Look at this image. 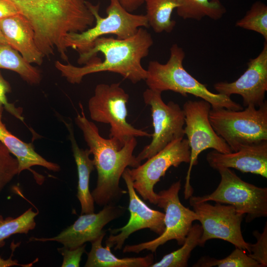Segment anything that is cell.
I'll list each match as a JSON object with an SVG mask.
<instances>
[{"label":"cell","mask_w":267,"mask_h":267,"mask_svg":"<svg viewBox=\"0 0 267 267\" xmlns=\"http://www.w3.org/2000/svg\"><path fill=\"white\" fill-rule=\"evenodd\" d=\"M129 94L120 83L96 86L89 100L88 110L92 120L110 126V138L117 139L123 146L132 137H150L152 134L135 128L127 121Z\"/></svg>","instance_id":"cell-7"},{"label":"cell","mask_w":267,"mask_h":267,"mask_svg":"<svg viewBox=\"0 0 267 267\" xmlns=\"http://www.w3.org/2000/svg\"><path fill=\"white\" fill-rule=\"evenodd\" d=\"M68 132V138L71 144L73 155L77 166L78 185L77 197L81 207V214L94 213V201L89 190V179L94 169L93 159L89 148H81L76 140L73 126L71 122L62 119Z\"/></svg>","instance_id":"cell-20"},{"label":"cell","mask_w":267,"mask_h":267,"mask_svg":"<svg viewBox=\"0 0 267 267\" xmlns=\"http://www.w3.org/2000/svg\"><path fill=\"white\" fill-rule=\"evenodd\" d=\"M30 23L36 45L44 56L55 50L68 62L65 39L92 27L93 14L86 0H9Z\"/></svg>","instance_id":"cell-2"},{"label":"cell","mask_w":267,"mask_h":267,"mask_svg":"<svg viewBox=\"0 0 267 267\" xmlns=\"http://www.w3.org/2000/svg\"><path fill=\"white\" fill-rule=\"evenodd\" d=\"M153 44L151 35L145 28H139L133 36L120 39L105 36L98 38L87 52L79 54L77 67L69 62L56 61L55 66L62 77L72 84H80L84 76L92 73L110 72L118 74L133 84L145 80L147 71L141 60L149 54Z\"/></svg>","instance_id":"cell-1"},{"label":"cell","mask_w":267,"mask_h":267,"mask_svg":"<svg viewBox=\"0 0 267 267\" xmlns=\"http://www.w3.org/2000/svg\"><path fill=\"white\" fill-rule=\"evenodd\" d=\"M189 204L202 228L199 246H204L210 239H220L250 253V243L245 241L241 231L243 215L237 212L234 207L219 202L213 205L207 202L190 200Z\"/></svg>","instance_id":"cell-12"},{"label":"cell","mask_w":267,"mask_h":267,"mask_svg":"<svg viewBox=\"0 0 267 267\" xmlns=\"http://www.w3.org/2000/svg\"><path fill=\"white\" fill-rule=\"evenodd\" d=\"M0 29L9 44L30 64L41 65L44 57L37 47L29 21L18 13L0 20Z\"/></svg>","instance_id":"cell-18"},{"label":"cell","mask_w":267,"mask_h":267,"mask_svg":"<svg viewBox=\"0 0 267 267\" xmlns=\"http://www.w3.org/2000/svg\"><path fill=\"white\" fill-rule=\"evenodd\" d=\"M190 151L187 139L175 140L143 164L127 170L135 190L145 200L156 205L158 194L155 185L171 167H178L182 163H189Z\"/></svg>","instance_id":"cell-13"},{"label":"cell","mask_w":267,"mask_h":267,"mask_svg":"<svg viewBox=\"0 0 267 267\" xmlns=\"http://www.w3.org/2000/svg\"><path fill=\"white\" fill-rule=\"evenodd\" d=\"M177 14L181 18L199 21L204 17L217 20L226 13L220 0H179Z\"/></svg>","instance_id":"cell-24"},{"label":"cell","mask_w":267,"mask_h":267,"mask_svg":"<svg viewBox=\"0 0 267 267\" xmlns=\"http://www.w3.org/2000/svg\"><path fill=\"white\" fill-rule=\"evenodd\" d=\"M20 13L15 5L9 0H0V20Z\"/></svg>","instance_id":"cell-33"},{"label":"cell","mask_w":267,"mask_h":267,"mask_svg":"<svg viewBox=\"0 0 267 267\" xmlns=\"http://www.w3.org/2000/svg\"><path fill=\"white\" fill-rule=\"evenodd\" d=\"M209 119L218 135L232 151L267 140V102L257 108L233 110L225 108L211 109Z\"/></svg>","instance_id":"cell-6"},{"label":"cell","mask_w":267,"mask_h":267,"mask_svg":"<svg viewBox=\"0 0 267 267\" xmlns=\"http://www.w3.org/2000/svg\"><path fill=\"white\" fill-rule=\"evenodd\" d=\"M194 267H262L255 260L251 258L246 251L236 247L231 254L222 259H216L208 257H201Z\"/></svg>","instance_id":"cell-28"},{"label":"cell","mask_w":267,"mask_h":267,"mask_svg":"<svg viewBox=\"0 0 267 267\" xmlns=\"http://www.w3.org/2000/svg\"><path fill=\"white\" fill-rule=\"evenodd\" d=\"M38 211L29 208L24 213L17 217L3 218L0 215V248L5 243V240L16 234H27L33 230L36 225L35 218Z\"/></svg>","instance_id":"cell-26"},{"label":"cell","mask_w":267,"mask_h":267,"mask_svg":"<svg viewBox=\"0 0 267 267\" xmlns=\"http://www.w3.org/2000/svg\"><path fill=\"white\" fill-rule=\"evenodd\" d=\"M144 103L151 107L154 128L152 140L136 156L138 162L147 159L173 141L183 138L185 134L184 113L179 104L170 101L165 103L162 92L150 89L143 93Z\"/></svg>","instance_id":"cell-11"},{"label":"cell","mask_w":267,"mask_h":267,"mask_svg":"<svg viewBox=\"0 0 267 267\" xmlns=\"http://www.w3.org/2000/svg\"><path fill=\"white\" fill-rule=\"evenodd\" d=\"M11 86L3 77L0 71V105L4 107V109L9 114L18 120L24 122L22 115V109L16 107L14 104L8 102L6 94L11 91Z\"/></svg>","instance_id":"cell-31"},{"label":"cell","mask_w":267,"mask_h":267,"mask_svg":"<svg viewBox=\"0 0 267 267\" xmlns=\"http://www.w3.org/2000/svg\"><path fill=\"white\" fill-rule=\"evenodd\" d=\"M125 207L109 204L104 206L97 213L81 214L71 225L57 235L52 237H35L29 238L31 241H55L69 249H74L86 242L97 239L103 233L104 227L112 221L121 217L125 212Z\"/></svg>","instance_id":"cell-15"},{"label":"cell","mask_w":267,"mask_h":267,"mask_svg":"<svg viewBox=\"0 0 267 267\" xmlns=\"http://www.w3.org/2000/svg\"><path fill=\"white\" fill-rule=\"evenodd\" d=\"M257 239L256 243L250 244V252L248 255L257 262L262 267L267 266V223L262 233L258 230L253 232Z\"/></svg>","instance_id":"cell-30"},{"label":"cell","mask_w":267,"mask_h":267,"mask_svg":"<svg viewBox=\"0 0 267 267\" xmlns=\"http://www.w3.org/2000/svg\"><path fill=\"white\" fill-rule=\"evenodd\" d=\"M202 228L201 225H192L181 248L165 255L162 259L150 267H186L192 251L199 246Z\"/></svg>","instance_id":"cell-25"},{"label":"cell","mask_w":267,"mask_h":267,"mask_svg":"<svg viewBox=\"0 0 267 267\" xmlns=\"http://www.w3.org/2000/svg\"><path fill=\"white\" fill-rule=\"evenodd\" d=\"M0 69L17 73L31 85L38 84L42 80L40 71L26 61L17 50L8 44H0Z\"/></svg>","instance_id":"cell-23"},{"label":"cell","mask_w":267,"mask_h":267,"mask_svg":"<svg viewBox=\"0 0 267 267\" xmlns=\"http://www.w3.org/2000/svg\"><path fill=\"white\" fill-rule=\"evenodd\" d=\"M127 185L129 196L128 210L130 217L128 223L123 227L109 229L111 235L105 241V245L115 250H121L125 240L133 233L145 228L159 235L164 231V213L149 207L137 195L133 181L127 170L122 174Z\"/></svg>","instance_id":"cell-14"},{"label":"cell","mask_w":267,"mask_h":267,"mask_svg":"<svg viewBox=\"0 0 267 267\" xmlns=\"http://www.w3.org/2000/svg\"><path fill=\"white\" fill-rule=\"evenodd\" d=\"M87 4L95 19L94 25L80 33H70L65 39L67 48L71 47L79 54L87 52L99 38L115 35L116 38L125 39L134 36L141 27L148 28L145 14H134L126 10L119 0H110L106 8V17L99 13V4L93 5L87 1Z\"/></svg>","instance_id":"cell-5"},{"label":"cell","mask_w":267,"mask_h":267,"mask_svg":"<svg viewBox=\"0 0 267 267\" xmlns=\"http://www.w3.org/2000/svg\"><path fill=\"white\" fill-rule=\"evenodd\" d=\"M4 107L0 105V141L2 142L17 159L19 163V174L24 170L31 171L38 183L42 182V176L32 171L35 166L43 167L49 171L58 172L59 165L46 160L35 150L32 143H27L20 140L12 134L3 123L2 113Z\"/></svg>","instance_id":"cell-19"},{"label":"cell","mask_w":267,"mask_h":267,"mask_svg":"<svg viewBox=\"0 0 267 267\" xmlns=\"http://www.w3.org/2000/svg\"><path fill=\"white\" fill-rule=\"evenodd\" d=\"M221 180L215 190L203 196H191L190 200L214 201L233 206L239 213L246 214V221L267 216V188L257 186L241 179L230 168L217 170Z\"/></svg>","instance_id":"cell-8"},{"label":"cell","mask_w":267,"mask_h":267,"mask_svg":"<svg viewBox=\"0 0 267 267\" xmlns=\"http://www.w3.org/2000/svg\"><path fill=\"white\" fill-rule=\"evenodd\" d=\"M0 44L9 45L7 41L6 40L4 35H3L0 29Z\"/></svg>","instance_id":"cell-36"},{"label":"cell","mask_w":267,"mask_h":267,"mask_svg":"<svg viewBox=\"0 0 267 267\" xmlns=\"http://www.w3.org/2000/svg\"><path fill=\"white\" fill-rule=\"evenodd\" d=\"M86 244H84L74 249H69L64 246L57 250L63 257L62 267H79L83 254L86 252Z\"/></svg>","instance_id":"cell-32"},{"label":"cell","mask_w":267,"mask_h":267,"mask_svg":"<svg viewBox=\"0 0 267 267\" xmlns=\"http://www.w3.org/2000/svg\"><path fill=\"white\" fill-rule=\"evenodd\" d=\"M185 56L183 49L175 44L170 48V57L165 64L155 60L149 61L144 80L148 89L162 93L170 90L184 96L190 94L208 102L213 109H243L230 97L211 92L205 85L191 76L183 66Z\"/></svg>","instance_id":"cell-4"},{"label":"cell","mask_w":267,"mask_h":267,"mask_svg":"<svg viewBox=\"0 0 267 267\" xmlns=\"http://www.w3.org/2000/svg\"><path fill=\"white\" fill-rule=\"evenodd\" d=\"M212 108L207 101L187 100L183 105L184 113V134L186 135L190 151L189 166L185 178L184 195L189 199L193 192L190 184V175L192 167L198 163L199 154L211 148L222 153L232 152L229 145L213 129L209 119Z\"/></svg>","instance_id":"cell-9"},{"label":"cell","mask_w":267,"mask_h":267,"mask_svg":"<svg viewBox=\"0 0 267 267\" xmlns=\"http://www.w3.org/2000/svg\"><path fill=\"white\" fill-rule=\"evenodd\" d=\"M122 6L128 11L132 13L144 3L145 0H119Z\"/></svg>","instance_id":"cell-35"},{"label":"cell","mask_w":267,"mask_h":267,"mask_svg":"<svg viewBox=\"0 0 267 267\" xmlns=\"http://www.w3.org/2000/svg\"><path fill=\"white\" fill-rule=\"evenodd\" d=\"M181 188L180 180L173 183L167 189L160 191L158 194L157 205L165 211L164 232L153 240L135 245H127L123 252L139 253L146 250L152 253L157 248L171 240H176L182 245L192 226V222L197 220L193 210L184 206L178 196Z\"/></svg>","instance_id":"cell-10"},{"label":"cell","mask_w":267,"mask_h":267,"mask_svg":"<svg viewBox=\"0 0 267 267\" xmlns=\"http://www.w3.org/2000/svg\"><path fill=\"white\" fill-rule=\"evenodd\" d=\"M214 88L218 93L227 96L240 95L245 107L258 108L262 105L267 91V41L259 54L249 60L247 68L239 78L232 82H217Z\"/></svg>","instance_id":"cell-16"},{"label":"cell","mask_w":267,"mask_h":267,"mask_svg":"<svg viewBox=\"0 0 267 267\" xmlns=\"http://www.w3.org/2000/svg\"><path fill=\"white\" fill-rule=\"evenodd\" d=\"M235 26L261 35L267 41V6L261 1L255 2Z\"/></svg>","instance_id":"cell-27"},{"label":"cell","mask_w":267,"mask_h":267,"mask_svg":"<svg viewBox=\"0 0 267 267\" xmlns=\"http://www.w3.org/2000/svg\"><path fill=\"white\" fill-rule=\"evenodd\" d=\"M144 3L149 27L157 33H171L176 24L172 14L178 6L179 0H145Z\"/></svg>","instance_id":"cell-22"},{"label":"cell","mask_w":267,"mask_h":267,"mask_svg":"<svg viewBox=\"0 0 267 267\" xmlns=\"http://www.w3.org/2000/svg\"><path fill=\"white\" fill-rule=\"evenodd\" d=\"M12 254L10 257L7 259H3L0 257V267H10L12 266H20L22 267H31L33 266V265L36 262H38V258L35 259L32 262L26 264H19L17 260H12Z\"/></svg>","instance_id":"cell-34"},{"label":"cell","mask_w":267,"mask_h":267,"mask_svg":"<svg viewBox=\"0 0 267 267\" xmlns=\"http://www.w3.org/2000/svg\"><path fill=\"white\" fill-rule=\"evenodd\" d=\"M206 160L209 166L216 170L233 168L267 178V140L228 153L214 150L207 154Z\"/></svg>","instance_id":"cell-17"},{"label":"cell","mask_w":267,"mask_h":267,"mask_svg":"<svg viewBox=\"0 0 267 267\" xmlns=\"http://www.w3.org/2000/svg\"><path fill=\"white\" fill-rule=\"evenodd\" d=\"M106 232L91 242L90 251L87 253L85 267H148L154 262L153 254L143 257L119 258L111 251L108 246L103 247L102 241Z\"/></svg>","instance_id":"cell-21"},{"label":"cell","mask_w":267,"mask_h":267,"mask_svg":"<svg viewBox=\"0 0 267 267\" xmlns=\"http://www.w3.org/2000/svg\"><path fill=\"white\" fill-rule=\"evenodd\" d=\"M17 175H19L17 159L0 141V192Z\"/></svg>","instance_id":"cell-29"},{"label":"cell","mask_w":267,"mask_h":267,"mask_svg":"<svg viewBox=\"0 0 267 267\" xmlns=\"http://www.w3.org/2000/svg\"><path fill=\"white\" fill-rule=\"evenodd\" d=\"M79 107L81 112L77 113L75 123L93 155L97 174L96 185L91 194L100 206L116 204L127 193L119 186L123 173L128 167L136 168L141 164L134 155L137 143L136 137L130 138L123 146L115 138H104L96 125L86 117L80 102Z\"/></svg>","instance_id":"cell-3"}]
</instances>
